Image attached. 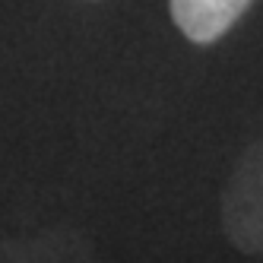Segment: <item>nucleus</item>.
<instances>
[{"label":"nucleus","mask_w":263,"mask_h":263,"mask_svg":"<svg viewBox=\"0 0 263 263\" xmlns=\"http://www.w3.org/2000/svg\"><path fill=\"white\" fill-rule=\"evenodd\" d=\"M222 232L235 251L263 257V137L238 156L222 187Z\"/></svg>","instance_id":"f257e3e1"},{"label":"nucleus","mask_w":263,"mask_h":263,"mask_svg":"<svg viewBox=\"0 0 263 263\" xmlns=\"http://www.w3.org/2000/svg\"><path fill=\"white\" fill-rule=\"evenodd\" d=\"M0 263H99L92 241L77 229H45L0 241Z\"/></svg>","instance_id":"f03ea898"},{"label":"nucleus","mask_w":263,"mask_h":263,"mask_svg":"<svg viewBox=\"0 0 263 263\" xmlns=\"http://www.w3.org/2000/svg\"><path fill=\"white\" fill-rule=\"evenodd\" d=\"M172 4V20L197 45H213L229 32L251 0H168Z\"/></svg>","instance_id":"7ed1b4c3"}]
</instances>
